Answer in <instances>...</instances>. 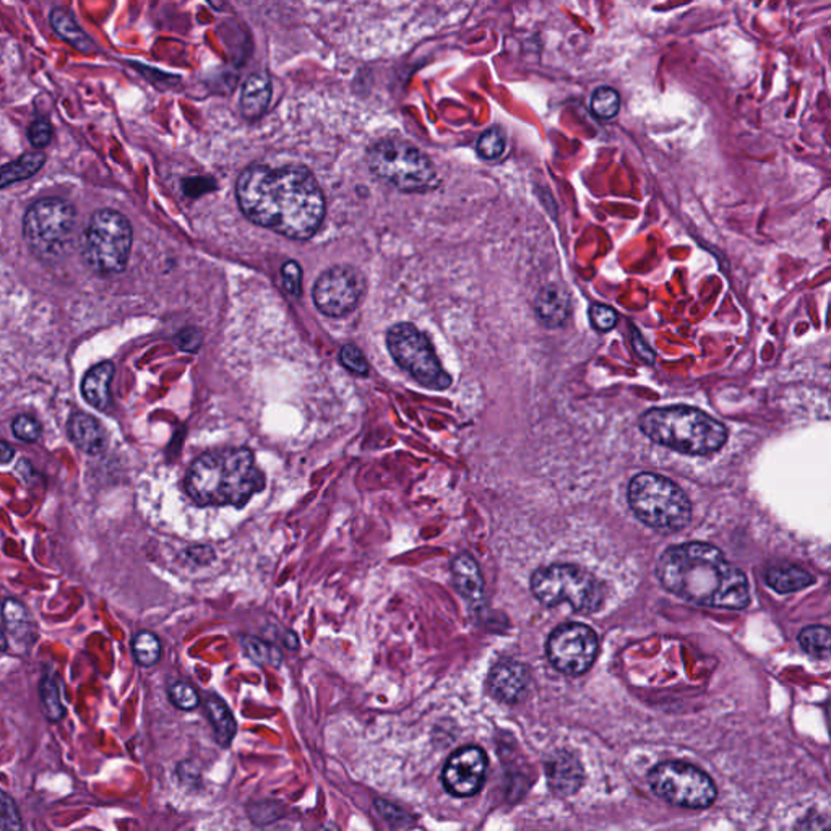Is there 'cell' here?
Returning a JSON list of instances; mask_svg holds the SVG:
<instances>
[{
  "label": "cell",
  "mask_w": 831,
  "mask_h": 831,
  "mask_svg": "<svg viewBox=\"0 0 831 831\" xmlns=\"http://www.w3.org/2000/svg\"><path fill=\"white\" fill-rule=\"evenodd\" d=\"M281 278H283V286H285L289 295H295V297L301 295V293H303V270H301V265L295 262V260L286 262L281 268Z\"/></svg>",
  "instance_id": "obj_37"
},
{
  "label": "cell",
  "mask_w": 831,
  "mask_h": 831,
  "mask_svg": "<svg viewBox=\"0 0 831 831\" xmlns=\"http://www.w3.org/2000/svg\"><path fill=\"white\" fill-rule=\"evenodd\" d=\"M488 773V757L476 746L459 749L445 763L443 788L455 797H471L479 793Z\"/></svg>",
  "instance_id": "obj_14"
},
{
  "label": "cell",
  "mask_w": 831,
  "mask_h": 831,
  "mask_svg": "<svg viewBox=\"0 0 831 831\" xmlns=\"http://www.w3.org/2000/svg\"><path fill=\"white\" fill-rule=\"evenodd\" d=\"M22 817L15 800L0 789V830H22Z\"/></svg>",
  "instance_id": "obj_35"
},
{
  "label": "cell",
  "mask_w": 831,
  "mask_h": 831,
  "mask_svg": "<svg viewBox=\"0 0 831 831\" xmlns=\"http://www.w3.org/2000/svg\"><path fill=\"white\" fill-rule=\"evenodd\" d=\"M830 629L822 625H812L799 633V643L808 654L825 658L830 652Z\"/></svg>",
  "instance_id": "obj_31"
},
{
  "label": "cell",
  "mask_w": 831,
  "mask_h": 831,
  "mask_svg": "<svg viewBox=\"0 0 831 831\" xmlns=\"http://www.w3.org/2000/svg\"><path fill=\"white\" fill-rule=\"evenodd\" d=\"M285 645L288 646L289 650H295L299 646V640L295 637V633L288 632V635L285 637Z\"/></svg>",
  "instance_id": "obj_44"
},
{
  "label": "cell",
  "mask_w": 831,
  "mask_h": 831,
  "mask_svg": "<svg viewBox=\"0 0 831 831\" xmlns=\"http://www.w3.org/2000/svg\"><path fill=\"white\" fill-rule=\"evenodd\" d=\"M15 455V450L12 449V445H8L7 442H2L0 440V465H7L14 459Z\"/></svg>",
  "instance_id": "obj_43"
},
{
  "label": "cell",
  "mask_w": 831,
  "mask_h": 831,
  "mask_svg": "<svg viewBox=\"0 0 831 831\" xmlns=\"http://www.w3.org/2000/svg\"><path fill=\"white\" fill-rule=\"evenodd\" d=\"M132 652L140 666L151 668L161 658V642L153 632L143 630L133 637Z\"/></svg>",
  "instance_id": "obj_28"
},
{
  "label": "cell",
  "mask_w": 831,
  "mask_h": 831,
  "mask_svg": "<svg viewBox=\"0 0 831 831\" xmlns=\"http://www.w3.org/2000/svg\"><path fill=\"white\" fill-rule=\"evenodd\" d=\"M7 648H8L7 637H5V633H4V632H2V629H0V652H5Z\"/></svg>",
  "instance_id": "obj_45"
},
{
  "label": "cell",
  "mask_w": 831,
  "mask_h": 831,
  "mask_svg": "<svg viewBox=\"0 0 831 831\" xmlns=\"http://www.w3.org/2000/svg\"><path fill=\"white\" fill-rule=\"evenodd\" d=\"M529 684L528 669L518 661H500L490 669L488 687L496 699L515 703L525 695Z\"/></svg>",
  "instance_id": "obj_15"
},
{
  "label": "cell",
  "mask_w": 831,
  "mask_h": 831,
  "mask_svg": "<svg viewBox=\"0 0 831 831\" xmlns=\"http://www.w3.org/2000/svg\"><path fill=\"white\" fill-rule=\"evenodd\" d=\"M49 22L54 28V32L57 33V36H61L73 49H77L83 54H93L96 51L93 39L83 32V28L77 24V20L73 18L69 10L61 7L54 8L51 12Z\"/></svg>",
  "instance_id": "obj_22"
},
{
  "label": "cell",
  "mask_w": 831,
  "mask_h": 831,
  "mask_svg": "<svg viewBox=\"0 0 831 831\" xmlns=\"http://www.w3.org/2000/svg\"><path fill=\"white\" fill-rule=\"evenodd\" d=\"M2 621L8 635L14 638L18 645L30 646L36 642V623L33 621L30 611L20 601L14 598L4 599Z\"/></svg>",
  "instance_id": "obj_19"
},
{
  "label": "cell",
  "mask_w": 831,
  "mask_h": 831,
  "mask_svg": "<svg viewBox=\"0 0 831 831\" xmlns=\"http://www.w3.org/2000/svg\"><path fill=\"white\" fill-rule=\"evenodd\" d=\"M633 348L637 351L640 359H643L646 364H652V362H654V353H652V348L646 344L645 340L642 338V334L638 333V330L633 332Z\"/></svg>",
  "instance_id": "obj_41"
},
{
  "label": "cell",
  "mask_w": 831,
  "mask_h": 831,
  "mask_svg": "<svg viewBox=\"0 0 831 831\" xmlns=\"http://www.w3.org/2000/svg\"><path fill=\"white\" fill-rule=\"evenodd\" d=\"M132 225L121 211H94L83 234V260L98 275L124 272L132 250Z\"/></svg>",
  "instance_id": "obj_8"
},
{
  "label": "cell",
  "mask_w": 831,
  "mask_h": 831,
  "mask_svg": "<svg viewBox=\"0 0 831 831\" xmlns=\"http://www.w3.org/2000/svg\"><path fill=\"white\" fill-rule=\"evenodd\" d=\"M648 779L658 797L677 807L707 808L716 799L713 779L684 761H662L650 771Z\"/></svg>",
  "instance_id": "obj_11"
},
{
  "label": "cell",
  "mask_w": 831,
  "mask_h": 831,
  "mask_svg": "<svg viewBox=\"0 0 831 831\" xmlns=\"http://www.w3.org/2000/svg\"><path fill=\"white\" fill-rule=\"evenodd\" d=\"M172 705L184 711H192L200 705V697L194 687L187 682H174L168 691Z\"/></svg>",
  "instance_id": "obj_33"
},
{
  "label": "cell",
  "mask_w": 831,
  "mask_h": 831,
  "mask_svg": "<svg viewBox=\"0 0 831 831\" xmlns=\"http://www.w3.org/2000/svg\"><path fill=\"white\" fill-rule=\"evenodd\" d=\"M531 591L544 606L568 604L578 613H593L603 604V588L598 580L590 572L570 564L539 568L531 576Z\"/></svg>",
  "instance_id": "obj_9"
},
{
  "label": "cell",
  "mask_w": 831,
  "mask_h": 831,
  "mask_svg": "<svg viewBox=\"0 0 831 831\" xmlns=\"http://www.w3.org/2000/svg\"><path fill=\"white\" fill-rule=\"evenodd\" d=\"M116 367L111 361H102L93 365L82 381V395L88 404L98 411H106L111 403V382L114 379Z\"/></svg>",
  "instance_id": "obj_18"
},
{
  "label": "cell",
  "mask_w": 831,
  "mask_h": 831,
  "mask_svg": "<svg viewBox=\"0 0 831 831\" xmlns=\"http://www.w3.org/2000/svg\"><path fill=\"white\" fill-rule=\"evenodd\" d=\"M387 348L403 371L414 381L430 390H445L451 377L443 371L428 336L412 324H398L387 333Z\"/></svg>",
  "instance_id": "obj_10"
},
{
  "label": "cell",
  "mask_w": 831,
  "mask_h": 831,
  "mask_svg": "<svg viewBox=\"0 0 831 831\" xmlns=\"http://www.w3.org/2000/svg\"><path fill=\"white\" fill-rule=\"evenodd\" d=\"M272 80L266 73L250 75L242 86L241 112L249 121L260 119L272 101Z\"/></svg>",
  "instance_id": "obj_20"
},
{
  "label": "cell",
  "mask_w": 831,
  "mask_h": 831,
  "mask_svg": "<svg viewBox=\"0 0 831 831\" xmlns=\"http://www.w3.org/2000/svg\"><path fill=\"white\" fill-rule=\"evenodd\" d=\"M535 311L543 325L559 328L570 315V295L567 289L557 283L546 285L535 299Z\"/></svg>",
  "instance_id": "obj_17"
},
{
  "label": "cell",
  "mask_w": 831,
  "mask_h": 831,
  "mask_svg": "<svg viewBox=\"0 0 831 831\" xmlns=\"http://www.w3.org/2000/svg\"><path fill=\"white\" fill-rule=\"evenodd\" d=\"M506 147V133L502 132L498 127H492L478 139L476 151H478V155L481 156L482 159L492 161V159H498V158L504 155Z\"/></svg>",
  "instance_id": "obj_32"
},
{
  "label": "cell",
  "mask_w": 831,
  "mask_h": 831,
  "mask_svg": "<svg viewBox=\"0 0 831 831\" xmlns=\"http://www.w3.org/2000/svg\"><path fill=\"white\" fill-rule=\"evenodd\" d=\"M590 106L594 116L603 121H609L614 119L621 111V96L614 88L601 86L591 96Z\"/></svg>",
  "instance_id": "obj_30"
},
{
  "label": "cell",
  "mask_w": 831,
  "mask_h": 831,
  "mask_svg": "<svg viewBox=\"0 0 831 831\" xmlns=\"http://www.w3.org/2000/svg\"><path fill=\"white\" fill-rule=\"evenodd\" d=\"M28 140L34 148H44L53 140V125L46 119H36L28 127Z\"/></svg>",
  "instance_id": "obj_39"
},
{
  "label": "cell",
  "mask_w": 831,
  "mask_h": 831,
  "mask_svg": "<svg viewBox=\"0 0 831 831\" xmlns=\"http://www.w3.org/2000/svg\"><path fill=\"white\" fill-rule=\"evenodd\" d=\"M638 424L650 440L684 455H710L728 440V429L720 420L689 406L650 410Z\"/></svg>",
  "instance_id": "obj_4"
},
{
  "label": "cell",
  "mask_w": 831,
  "mask_h": 831,
  "mask_svg": "<svg viewBox=\"0 0 831 831\" xmlns=\"http://www.w3.org/2000/svg\"><path fill=\"white\" fill-rule=\"evenodd\" d=\"M364 276L359 270L338 265L322 273L314 285V304L326 317H346L358 307L364 295Z\"/></svg>",
  "instance_id": "obj_13"
},
{
  "label": "cell",
  "mask_w": 831,
  "mask_h": 831,
  "mask_svg": "<svg viewBox=\"0 0 831 831\" xmlns=\"http://www.w3.org/2000/svg\"><path fill=\"white\" fill-rule=\"evenodd\" d=\"M241 646L250 660L256 661L258 664L280 668L283 654H281L276 646L270 645V643H266L264 640L256 637H242Z\"/></svg>",
  "instance_id": "obj_29"
},
{
  "label": "cell",
  "mask_w": 831,
  "mask_h": 831,
  "mask_svg": "<svg viewBox=\"0 0 831 831\" xmlns=\"http://www.w3.org/2000/svg\"><path fill=\"white\" fill-rule=\"evenodd\" d=\"M12 432H14L18 440L32 443L36 442L41 437L43 428H41V422L36 418H33L30 414H20L12 422Z\"/></svg>",
  "instance_id": "obj_34"
},
{
  "label": "cell",
  "mask_w": 831,
  "mask_h": 831,
  "mask_svg": "<svg viewBox=\"0 0 831 831\" xmlns=\"http://www.w3.org/2000/svg\"><path fill=\"white\" fill-rule=\"evenodd\" d=\"M67 432L72 443L86 455H101L108 447L106 430L102 429L100 420H94L93 416L86 412L77 411L72 414L67 422Z\"/></svg>",
  "instance_id": "obj_16"
},
{
  "label": "cell",
  "mask_w": 831,
  "mask_h": 831,
  "mask_svg": "<svg viewBox=\"0 0 831 831\" xmlns=\"http://www.w3.org/2000/svg\"><path fill=\"white\" fill-rule=\"evenodd\" d=\"M340 361L342 364L350 371L351 373L354 375H361V377H365L371 367H369V362L365 359L364 353L356 348L354 344H344L342 348V353H340Z\"/></svg>",
  "instance_id": "obj_36"
},
{
  "label": "cell",
  "mask_w": 831,
  "mask_h": 831,
  "mask_svg": "<svg viewBox=\"0 0 831 831\" xmlns=\"http://www.w3.org/2000/svg\"><path fill=\"white\" fill-rule=\"evenodd\" d=\"M205 711H207V716H208L213 730H215V738H217V744L223 747L229 746L233 742L234 736H236V730H237V724H236L231 710L226 707L225 701L219 699L217 695L208 693L207 699H205Z\"/></svg>",
  "instance_id": "obj_24"
},
{
  "label": "cell",
  "mask_w": 831,
  "mask_h": 831,
  "mask_svg": "<svg viewBox=\"0 0 831 831\" xmlns=\"http://www.w3.org/2000/svg\"><path fill=\"white\" fill-rule=\"evenodd\" d=\"M617 320L619 319H617V314H615L614 309H611L607 305L596 304L590 309L591 325L601 333H606V332H611L613 328H615Z\"/></svg>",
  "instance_id": "obj_38"
},
{
  "label": "cell",
  "mask_w": 831,
  "mask_h": 831,
  "mask_svg": "<svg viewBox=\"0 0 831 831\" xmlns=\"http://www.w3.org/2000/svg\"><path fill=\"white\" fill-rule=\"evenodd\" d=\"M264 488V474L247 449L207 451L186 478L187 494L200 507L246 506Z\"/></svg>",
  "instance_id": "obj_3"
},
{
  "label": "cell",
  "mask_w": 831,
  "mask_h": 831,
  "mask_svg": "<svg viewBox=\"0 0 831 831\" xmlns=\"http://www.w3.org/2000/svg\"><path fill=\"white\" fill-rule=\"evenodd\" d=\"M656 575L669 593L697 606L742 611L750 604L744 572L711 544L669 547L658 560Z\"/></svg>",
  "instance_id": "obj_2"
},
{
  "label": "cell",
  "mask_w": 831,
  "mask_h": 831,
  "mask_svg": "<svg viewBox=\"0 0 831 831\" xmlns=\"http://www.w3.org/2000/svg\"><path fill=\"white\" fill-rule=\"evenodd\" d=\"M236 195L252 223L295 241L311 239L325 217L324 192L303 166H249L239 176Z\"/></svg>",
  "instance_id": "obj_1"
},
{
  "label": "cell",
  "mask_w": 831,
  "mask_h": 831,
  "mask_svg": "<svg viewBox=\"0 0 831 831\" xmlns=\"http://www.w3.org/2000/svg\"><path fill=\"white\" fill-rule=\"evenodd\" d=\"M39 705L43 713L47 718V721L57 723L65 716V707H63V699H61V691L59 685L55 684L54 679L51 677H43L39 682Z\"/></svg>",
  "instance_id": "obj_27"
},
{
  "label": "cell",
  "mask_w": 831,
  "mask_h": 831,
  "mask_svg": "<svg viewBox=\"0 0 831 831\" xmlns=\"http://www.w3.org/2000/svg\"><path fill=\"white\" fill-rule=\"evenodd\" d=\"M629 504L638 520L661 531L682 529L691 518V500L684 490L660 474H637L630 481Z\"/></svg>",
  "instance_id": "obj_6"
},
{
  "label": "cell",
  "mask_w": 831,
  "mask_h": 831,
  "mask_svg": "<svg viewBox=\"0 0 831 831\" xmlns=\"http://www.w3.org/2000/svg\"><path fill=\"white\" fill-rule=\"evenodd\" d=\"M367 163L377 179L400 192L422 194L434 190L439 184L429 156L408 141L398 139L377 141L367 153Z\"/></svg>",
  "instance_id": "obj_5"
},
{
  "label": "cell",
  "mask_w": 831,
  "mask_h": 831,
  "mask_svg": "<svg viewBox=\"0 0 831 831\" xmlns=\"http://www.w3.org/2000/svg\"><path fill=\"white\" fill-rule=\"evenodd\" d=\"M77 223L72 203L59 197L33 202L24 217V237L33 254L43 262H55L69 250Z\"/></svg>",
  "instance_id": "obj_7"
},
{
  "label": "cell",
  "mask_w": 831,
  "mask_h": 831,
  "mask_svg": "<svg viewBox=\"0 0 831 831\" xmlns=\"http://www.w3.org/2000/svg\"><path fill=\"white\" fill-rule=\"evenodd\" d=\"M375 806H377V810L381 812V816L383 817L385 820L391 822V825H397V826H400V825H403L408 822V818H406V816H404L403 812H401L400 808L395 807V806L389 804V802H385V800L381 799L375 800Z\"/></svg>",
  "instance_id": "obj_40"
},
{
  "label": "cell",
  "mask_w": 831,
  "mask_h": 831,
  "mask_svg": "<svg viewBox=\"0 0 831 831\" xmlns=\"http://www.w3.org/2000/svg\"><path fill=\"white\" fill-rule=\"evenodd\" d=\"M598 635L585 623H565L554 630L547 640V658L552 666L567 674L582 676L598 656Z\"/></svg>",
  "instance_id": "obj_12"
},
{
  "label": "cell",
  "mask_w": 831,
  "mask_h": 831,
  "mask_svg": "<svg viewBox=\"0 0 831 831\" xmlns=\"http://www.w3.org/2000/svg\"><path fill=\"white\" fill-rule=\"evenodd\" d=\"M46 163V156L41 151H30L20 156L12 163L0 166V190L5 187L30 179L38 174Z\"/></svg>",
  "instance_id": "obj_25"
},
{
  "label": "cell",
  "mask_w": 831,
  "mask_h": 831,
  "mask_svg": "<svg viewBox=\"0 0 831 831\" xmlns=\"http://www.w3.org/2000/svg\"><path fill=\"white\" fill-rule=\"evenodd\" d=\"M451 576L463 598L469 603H481L484 598V580L476 560L469 554H459L453 559Z\"/></svg>",
  "instance_id": "obj_21"
},
{
  "label": "cell",
  "mask_w": 831,
  "mask_h": 831,
  "mask_svg": "<svg viewBox=\"0 0 831 831\" xmlns=\"http://www.w3.org/2000/svg\"><path fill=\"white\" fill-rule=\"evenodd\" d=\"M270 812H278V804H256V806L252 807V814H250V816H252V822L260 824V820H262V817L264 816L270 817V822L276 820L278 816H276V814H270Z\"/></svg>",
  "instance_id": "obj_42"
},
{
  "label": "cell",
  "mask_w": 831,
  "mask_h": 831,
  "mask_svg": "<svg viewBox=\"0 0 831 831\" xmlns=\"http://www.w3.org/2000/svg\"><path fill=\"white\" fill-rule=\"evenodd\" d=\"M765 578L769 588L781 594L804 590L816 582V576L810 572L793 564H778L775 567L768 568Z\"/></svg>",
  "instance_id": "obj_23"
},
{
  "label": "cell",
  "mask_w": 831,
  "mask_h": 831,
  "mask_svg": "<svg viewBox=\"0 0 831 831\" xmlns=\"http://www.w3.org/2000/svg\"><path fill=\"white\" fill-rule=\"evenodd\" d=\"M549 777L552 788L562 794H574L582 785V768L570 757H559L557 763L552 765Z\"/></svg>",
  "instance_id": "obj_26"
}]
</instances>
